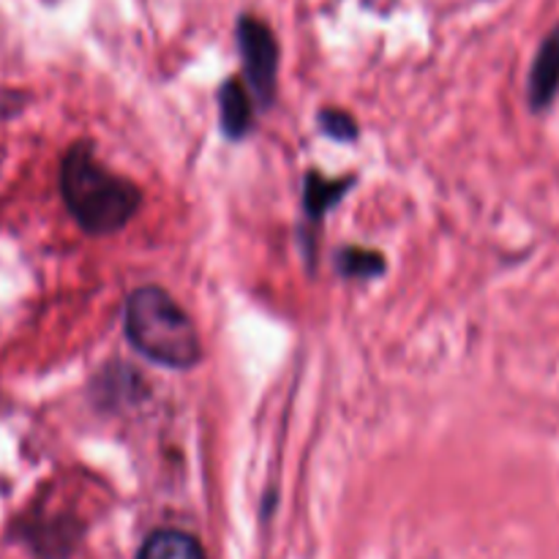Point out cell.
Segmentation results:
<instances>
[{
    "mask_svg": "<svg viewBox=\"0 0 559 559\" xmlns=\"http://www.w3.org/2000/svg\"><path fill=\"white\" fill-rule=\"evenodd\" d=\"M60 194L87 235H112L134 218L142 191L134 180L96 162L91 142H74L60 162Z\"/></svg>",
    "mask_w": 559,
    "mask_h": 559,
    "instance_id": "obj_1",
    "label": "cell"
},
{
    "mask_svg": "<svg viewBox=\"0 0 559 559\" xmlns=\"http://www.w3.org/2000/svg\"><path fill=\"white\" fill-rule=\"evenodd\" d=\"M136 559H205V549L183 530H156L142 540Z\"/></svg>",
    "mask_w": 559,
    "mask_h": 559,
    "instance_id": "obj_6",
    "label": "cell"
},
{
    "mask_svg": "<svg viewBox=\"0 0 559 559\" xmlns=\"http://www.w3.org/2000/svg\"><path fill=\"white\" fill-rule=\"evenodd\" d=\"M317 120H320V129L325 131L331 140L336 142L358 140V123H355L353 115L344 112V109L325 107L320 115H317Z\"/></svg>",
    "mask_w": 559,
    "mask_h": 559,
    "instance_id": "obj_9",
    "label": "cell"
},
{
    "mask_svg": "<svg viewBox=\"0 0 559 559\" xmlns=\"http://www.w3.org/2000/svg\"><path fill=\"white\" fill-rule=\"evenodd\" d=\"M559 93V25L546 36L530 71V107L535 112L551 107Z\"/></svg>",
    "mask_w": 559,
    "mask_h": 559,
    "instance_id": "obj_4",
    "label": "cell"
},
{
    "mask_svg": "<svg viewBox=\"0 0 559 559\" xmlns=\"http://www.w3.org/2000/svg\"><path fill=\"white\" fill-rule=\"evenodd\" d=\"M238 47L243 58L246 82L254 104L262 109L276 102V76H278V44L271 27L257 16H240L238 22Z\"/></svg>",
    "mask_w": 559,
    "mask_h": 559,
    "instance_id": "obj_3",
    "label": "cell"
},
{
    "mask_svg": "<svg viewBox=\"0 0 559 559\" xmlns=\"http://www.w3.org/2000/svg\"><path fill=\"white\" fill-rule=\"evenodd\" d=\"M385 260L377 251H366V249H349L338 251L336 254V271L342 273L344 278H374L385 273Z\"/></svg>",
    "mask_w": 559,
    "mask_h": 559,
    "instance_id": "obj_8",
    "label": "cell"
},
{
    "mask_svg": "<svg viewBox=\"0 0 559 559\" xmlns=\"http://www.w3.org/2000/svg\"><path fill=\"white\" fill-rule=\"evenodd\" d=\"M218 115H222V129L229 140H243L254 126V98L249 87L235 76H229L218 87Z\"/></svg>",
    "mask_w": 559,
    "mask_h": 559,
    "instance_id": "obj_5",
    "label": "cell"
},
{
    "mask_svg": "<svg viewBox=\"0 0 559 559\" xmlns=\"http://www.w3.org/2000/svg\"><path fill=\"white\" fill-rule=\"evenodd\" d=\"M126 336L136 353L167 369H194L202 358L197 325L156 284L134 289L126 298Z\"/></svg>",
    "mask_w": 559,
    "mask_h": 559,
    "instance_id": "obj_2",
    "label": "cell"
},
{
    "mask_svg": "<svg viewBox=\"0 0 559 559\" xmlns=\"http://www.w3.org/2000/svg\"><path fill=\"white\" fill-rule=\"evenodd\" d=\"M355 183V178H325V175L309 169L304 178V211L311 222H320L344 194H347L349 186Z\"/></svg>",
    "mask_w": 559,
    "mask_h": 559,
    "instance_id": "obj_7",
    "label": "cell"
}]
</instances>
